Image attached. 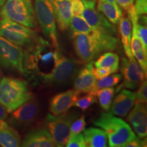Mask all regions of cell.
<instances>
[{
    "label": "cell",
    "mask_w": 147,
    "mask_h": 147,
    "mask_svg": "<svg viewBox=\"0 0 147 147\" xmlns=\"http://www.w3.org/2000/svg\"><path fill=\"white\" fill-rule=\"evenodd\" d=\"M121 80H122V75L119 74H115L112 75L110 74L102 79H99L98 80H96L94 88L90 93L95 95L96 92L99 89L117 85L121 82Z\"/></svg>",
    "instance_id": "26"
},
{
    "label": "cell",
    "mask_w": 147,
    "mask_h": 147,
    "mask_svg": "<svg viewBox=\"0 0 147 147\" xmlns=\"http://www.w3.org/2000/svg\"><path fill=\"white\" fill-rule=\"evenodd\" d=\"M2 78H3V74H2V71L1 70V69H0V82H1Z\"/></svg>",
    "instance_id": "40"
},
{
    "label": "cell",
    "mask_w": 147,
    "mask_h": 147,
    "mask_svg": "<svg viewBox=\"0 0 147 147\" xmlns=\"http://www.w3.org/2000/svg\"><path fill=\"white\" fill-rule=\"evenodd\" d=\"M83 136L86 146L106 147L108 146V137L102 129L89 127L84 130Z\"/></svg>",
    "instance_id": "20"
},
{
    "label": "cell",
    "mask_w": 147,
    "mask_h": 147,
    "mask_svg": "<svg viewBox=\"0 0 147 147\" xmlns=\"http://www.w3.org/2000/svg\"><path fill=\"white\" fill-rule=\"evenodd\" d=\"M97 102L96 95L89 93L87 95L83 96L80 98H78L74 104V106H76L81 109L82 111L87 110L92 104Z\"/></svg>",
    "instance_id": "28"
},
{
    "label": "cell",
    "mask_w": 147,
    "mask_h": 147,
    "mask_svg": "<svg viewBox=\"0 0 147 147\" xmlns=\"http://www.w3.org/2000/svg\"><path fill=\"white\" fill-rule=\"evenodd\" d=\"M78 95L80 94L74 90H68L56 94L51 99L49 110L54 115L65 113L74 105Z\"/></svg>",
    "instance_id": "13"
},
{
    "label": "cell",
    "mask_w": 147,
    "mask_h": 147,
    "mask_svg": "<svg viewBox=\"0 0 147 147\" xmlns=\"http://www.w3.org/2000/svg\"><path fill=\"white\" fill-rule=\"evenodd\" d=\"M67 147H86L85 142L83 135L81 134H76L73 136L69 137L66 143Z\"/></svg>",
    "instance_id": "31"
},
{
    "label": "cell",
    "mask_w": 147,
    "mask_h": 147,
    "mask_svg": "<svg viewBox=\"0 0 147 147\" xmlns=\"http://www.w3.org/2000/svg\"><path fill=\"white\" fill-rule=\"evenodd\" d=\"M136 12L138 15H144L147 12V0H134Z\"/></svg>",
    "instance_id": "33"
},
{
    "label": "cell",
    "mask_w": 147,
    "mask_h": 147,
    "mask_svg": "<svg viewBox=\"0 0 147 147\" xmlns=\"http://www.w3.org/2000/svg\"><path fill=\"white\" fill-rule=\"evenodd\" d=\"M116 1L119 6L126 12L134 5V0H116Z\"/></svg>",
    "instance_id": "36"
},
{
    "label": "cell",
    "mask_w": 147,
    "mask_h": 147,
    "mask_svg": "<svg viewBox=\"0 0 147 147\" xmlns=\"http://www.w3.org/2000/svg\"><path fill=\"white\" fill-rule=\"evenodd\" d=\"M84 5L82 17L91 28L116 36L117 29L96 8V0H82Z\"/></svg>",
    "instance_id": "10"
},
{
    "label": "cell",
    "mask_w": 147,
    "mask_h": 147,
    "mask_svg": "<svg viewBox=\"0 0 147 147\" xmlns=\"http://www.w3.org/2000/svg\"><path fill=\"white\" fill-rule=\"evenodd\" d=\"M71 14L72 16H82L84 5L82 0H71Z\"/></svg>",
    "instance_id": "32"
},
{
    "label": "cell",
    "mask_w": 147,
    "mask_h": 147,
    "mask_svg": "<svg viewBox=\"0 0 147 147\" xmlns=\"http://www.w3.org/2000/svg\"><path fill=\"white\" fill-rule=\"evenodd\" d=\"M93 62L88 63L78 71L74 81V88L78 94L91 93L94 88L96 79L93 73Z\"/></svg>",
    "instance_id": "15"
},
{
    "label": "cell",
    "mask_w": 147,
    "mask_h": 147,
    "mask_svg": "<svg viewBox=\"0 0 147 147\" xmlns=\"http://www.w3.org/2000/svg\"><path fill=\"white\" fill-rule=\"evenodd\" d=\"M5 1H6V0H0V9L1 8V7H2L3 4H4Z\"/></svg>",
    "instance_id": "39"
},
{
    "label": "cell",
    "mask_w": 147,
    "mask_h": 147,
    "mask_svg": "<svg viewBox=\"0 0 147 147\" xmlns=\"http://www.w3.org/2000/svg\"><path fill=\"white\" fill-rule=\"evenodd\" d=\"M76 112L71 111L60 115H47L45 124L47 130L50 133L55 146H65L69 138V129L72 121L78 117Z\"/></svg>",
    "instance_id": "6"
},
{
    "label": "cell",
    "mask_w": 147,
    "mask_h": 147,
    "mask_svg": "<svg viewBox=\"0 0 147 147\" xmlns=\"http://www.w3.org/2000/svg\"><path fill=\"white\" fill-rule=\"evenodd\" d=\"M78 70L76 60L63 55L57 49L54 52V65L51 70L40 75L42 82L51 86H63L71 81Z\"/></svg>",
    "instance_id": "4"
},
{
    "label": "cell",
    "mask_w": 147,
    "mask_h": 147,
    "mask_svg": "<svg viewBox=\"0 0 147 147\" xmlns=\"http://www.w3.org/2000/svg\"><path fill=\"white\" fill-rule=\"evenodd\" d=\"M115 91V88L111 87L102 88L96 92L95 95L98 98V101L103 110H106V111L110 110Z\"/></svg>",
    "instance_id": "27"
},
{
    "label": "cell",
    "mask_w": 147,
    "mask_h": 147,
    "mask_svg": "<svg viewBox=\"0 0 147 147\" xmlns=\"http://www.w3.org/2000/svg\"><path fill=\"white\" fill-rule=\"evenodd\" d=\"M94 65L96 68L110 69L113 74L116 73L119 68V57L112 51L106 52L95 61Z\"/></svg>",
    "instance_id": "24"
},
{
    "label": "cell",
    "mask_w": 147,
    "mask_h": 147,
    "mask_svg": "<svg viewBox=\"0 0 147 147\" xmlns=\"http://www.w3.org/2000/svg\"><path fill=\"white\" fill-rule=\"evenodd\" d=\"M8 112L0 103V120H5L8 117Z\"/></svg>",
    "instance_id": "37"
},
{
    "label": "cell",
    "mask_w": 147,
    "mask_h": 147,
    "mask_svg": "<svg viewBox=\"0 0 147 147\" xmlns=\"http://www.w3.org/2000/svg\"><path fill=\"white\" fill-rule=\"evenodd\" d=\"M97 8L106 16V18L113 25L119 24V20L123 15L122 10L117 5L108 2L106 0H96Z\"/></svg>",
    "instance_id": "23"
},
{
    "label": "cell",
    "mask_w": 147,
    "mask_h": 147,
    "mask_svg": "<svg viewBox=\"0 0 147 147\" xmlns=\"http://www.w3.org/2000/svg\"><path fill=\"white\" fill-rule=\"evenodd\" d=\"M21 146L23 147H54L55 144L47 129L38 128L32 130L25 136Z\"/></svg>",
    "instance_id": "18"
},
{
    "label": "cell",
    "mask_w": 147,
    "mask_h": 147,
    "mask_svg": "<svg viewBox=\"0 0 147 147\" xmlns=\"http://www.w3.org/2000/svg\"><path fill=\"white\" fill-rule=\"evenodd\" d=\"M121 72L124 78L122 86L129 89H135L138 87L144 80L146 75L135 57L131 59L125 57L122 58Z\"/></svg>",
    "instance_id": "12"
},
{
    "label": "cell",
    "mask_w": 147,
    "mask_h": 147,
    "mask_svg": "<svg viewBox=\"0 0 147 147\" xmlns=\"http://www.w3.org/2000/svg\"><path fill=\"white\" fill-rule=\"evenodd\" d=\"M0 36L14 45L27 47L36 42L39 38L32 28L6 18L0 21Z\"/></svg>",
    "instance_id": "7"
},
{
    "label": "cell",
    "mask_w": 147,
    "mask_h": 147,
    "mask_svg": "<svg viewBox=\"0 0 147 147\" xmlns=\"http://www.w3.org/2000/svg\"><path fill=\"white\" fill-rule=\"evenodd\" d=\"M28 83L24 80L3 77L0 82V103L8 113L32 99Z\"/></svg>",
    "instance_id": "3"
},
{
    "label": "cell",
    "mask_w": 147,
    "mask_h": 147,
    "mask_svg": "<svg viewBox=\"0 0 147 147\" xmlns=\"http://www.w3.org/2000/svg\"><path fill=\"white\" fill-rule=\"evenodd\" d=\"M69 27L71 36L78 34H89L93 29L82 16H71Z\"/></svg>",
    "instance_id": "25"
},
{
    "label": "cell",
    "mask_w": 147,
    "mask_h": 147,
    "mask_svg": "<svg viewBox=\"0 0 147 147\" xmlns=\"http://www.w3.org/2000/svg\"><path fill=\"white\" fill-rule=\"evenodd\" d=\"M136 93L127 89H121L110 105V113L125 117L135 104Z\"/></svg>",
    "instance_id": "16"
},
{
    "label": "cell",
    "mask_w": 147,
    "mask_h": 147,
    "mask_svg": "<svg viewBox=\"0 0 147 147\" xmlns=\"http://www.w3.org/2000/svg\"><path fill=\"white\" fill-rule=\"evenodd\" d=\"M141 147L146 146V138H140L136 137V138L132 140L131 141L125 145L124 147Z\"/></svg>",
    "instance_id": "35"
},
{
    "label": "cell",
    "mask_w": 147,
    "mask_h": 147,
    "mask_svg": "<svg viewBox=\"0 0 147 147\" xmlns=\"http://www.w3.org/2000/svg\"><path fill=\"white\" fill-rule=\"evenodd\" d=\"M136 93V104H144L147 102V82L143 80L139 85V89Z\"/></svg>",
    "instance_id": "30"
},
{
    "label": "cell",
    "mask_w": 147,
    "mask_h": 147,
    "mask_svg": "<svg viewBox=\"0 0 147 147\" xmlns=\"http://www.w3.org/2000/svg\"><path fill=\"white\" fill-rule=\"evenodd\" d=\"M119 31L120 33L122 43L123 45L124 51L126 56L131 59L134 57L132 55L131 50V23L129 18L127 16H121L119 22Z\"/></svg>",
    "instance_id": "21"
},
{
    "label": "cell",
    "mask_w": 147,
    "mask_h": 147,
    "mask_svg": "<svg viewBox=\"0 0 147 147\" xmlns=\"http://www.w3.org/2000/svg\"><path fill=\"white\" fill-rule=\"evenodd\" d=\"M127 121L140 138H146L147 135V113L144 104H136L128 115Z\"/></svg>",
    "instance_id": "17"
},
{
    "label": "cell",
    "mask_w": 147,
    "mask_h": 147,
    "mask_svg": "<svg viewBox=\"0 0 147 147\" xmlns=\"http://www.w3.org/2000/svg\"><path fill=\"white\" fill-rule=\"evenodd\" d=\"M93 124L106 132L110 147H124L127 143L136 138L125 121L110 113L101 114L99 118L93 121Z\"/></svg>",
    "instance_id": "2"
},
{
    "label": "cell",
    "mask_w": 147,
    "mask_h": 147,
    "mask_svg": "<svg viewBox=\"0 0 147 147\" xmlns=\"http://www.w3.org/2000/svg\"><path fill=\"white\" fill-rule=\"evenodd\" d=\"M131 50L132 55L136 59L138 63L141 66L144 72L147 71V52L145 51L142 42L134 29H131Z\"/></svg>",
    "instance_id": "22"
},
{
    "label": "cell",
    "mask_w": 147,
    "mask_h": 147,
    "mask_svg": "<svg viewBox=\"0 0 147 147\" xmlns=\"http://www.w3.org/2000/svg\"><path fill=\"white\" fill-rule=\"evenodd\" d=\"M85 125L86 123L84 115H82L78 119H74L71 123L70 129H69V138L83 132L85 129Z\"/></svg>",
    "instance_id": "29"
},
{
    "label": "cell",
    "mask_w": 147,
    "mask_h": 147,
    "mask_svg": "<svg viewBox=\"0 0 147 147\" xmlns=\"http://www.w3.org/2000/svg\"><path fill=\"white\" fill-rule=\"evenodd\" d=\"M1 18H6L34 29L36 18L31 0H6L0 10Z\"/></svg>",
    "instance_id": "5"
},
{
    "label": "cell",
    "mask_w": 147,
    "mask_h": 147,
    "mask_svg": "<svg viewBox=\"0 0 147 147\" xmlns=\"http://www.w3.org/2000/svg\"><path fill=\"white\" fill-rule=\"evenodd\" d=\"M39 104L34 97L12 112L9 124L18 128H25L36 121L39 113Z\"/></svg>",
    "instance_id": "11"
},
{
    "label": "cell",
    "mask_w": 147,
    "mask_h": 147,
    "mask_svg": "<svg viewBox=\"0 0 147 147\" xmlns=\"http://www.w3.org/2000/svg\"><path fill=\"white\" fill-rule=\"evenodd\" d=\"M55 22L61 31H66L69 27L71 16V0H50Z\"/></svg>",
    "instance_id": "14"
},
{
    "label": "cell",
    "mask_w": 147,
    "mask_h": 147,
    "mask_svg": "<svg viewBox=\"0 0 147 147\" xmlns=\"http://www.w3.org/2000/svg\"><path fill=\"white\" fill-rule=\"evenodd\" d=\"M35 14L41 30L55 48L59 47L56 22L50 0H35Z\"/></svg>",
    "instance_id": "8"
},
{
    "label": "cell",
    "mask_w": 147,
    "mask_h": 147,
    "mask_svg": "<svg viewBox=\"0 0 147 147\" xmlns=\"http://www.w3.org/2000/svg\"><path fill=\"white\" fill-rule=\"evenodd\" d=\"M21 144V139L18 131L4 120H0V146L18 147Z\"/></svg>",
    "instance_id": "19"
},
{
    "label": "cell",
    "mask_w": 147,
    "mask_h": 147,
    "mask_svg": "<svg viewBox=\"0 0 147 147\" xmlns=\"http://www.w3.org/2000/svg\"><path fill=\"white\" fill-rule=\"evenodd\" d=\"M93 73L96 80L102 79L104 78V77L108 76V75L113 74L111 69H110L96 68V67L95 68V67H93Z\"/></svg>",
    "instance_id": "34"
},
{
    "label": "cell",
    "mask_w": 147,
    "mask_h": 147,
    "mask_svg": "<svg viewBox=\"0 0 147 147\" xmlns=\"http://www.w3.org/2000/svg\"><path fill=\"white\" fill-rule=\"evenodd\" d=\"M106 1H108V2H110V3H113V4H115V5H118V4H117V1H116V0H106Z\"/></svg>",
    "instance_id": "38"
},
{
    "label": "cell",
    "mask_w": 147,
    "mask_h": 147,
    "mask_svg": "<svg viewBox=\"0 0 147 147\" xmlns=\"http://www.w3.org/2000/svg\"><path fill=\"white\" fill-rule=\"evenodd\" d=\"M71 37L76 55L86 63L93 62L102 53L115 51L119 44L116 36L93 29L89 34H78Z\"/></svg>",
    "instance_id": "1"
},
{
    "label": "cell",
    "mask_w": 147,
    "mask_h": 147,
    "mask_svg": "<svg viewBox=\"0 0 147 147\" xmlns=\"http://www.w3.org/2000/svg\"><path fill=\"white\" fill-rule=\"evenodd\" d=\"M0 65L26 75L24 66V51L16 45L0 36Z\"/></svg>",
    "instance_id": "9"
}]
</instances>
